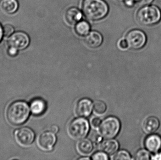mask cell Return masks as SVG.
I'll return each instance as SVG.
<instances>
[{
    "mask_svg": "<svg viewBox=\"0 0 161 160\" xmlns=\"http://www.w3.org/2000/svg\"><path fill=\"white\" fill-rule=\"evenodd\" d=\"M30 108L33 114L39 116L46 111V104L44 101L41 99H35L30 103Z\"/></svg>",
    "mask_w": 161,
    "mask_h": 160,
    "instance_id": "cell-17",
    "label": "cell"
},
{
    "mask_svg": "<svg viewBox=\"0 0 161 160\" xmlns=\"http://www.w3.org/2000/svg\"><path fill=\"white\" fill-rule=\"evenodd\" d=\"M138 3L142 4L147 5L150 3L153 0H136Z\"/></svg>",
    "mask_w": 161,
    "mask_h": 160,
    "instance_id": "cell-29",
    "label": "cell"
},
{
    "mask_svg": "<svg viewBox=\"0 0 161 160\" xmlns=\"http://www.w3.org/2000/svg\"><path fill=\"white\" fill-rule=\"evenodd\" d=\"M4 36L6 37H9L15 32V28L10 24H5L3 27Z\"/></svg>",
    "mask_w": 161,
    "mask_h": 160,
    "instance_id": "cell-23",
    "label": "cell"
},
{
    "mask_svg": "<svg viewBox=\"0 0 161 160\" xmlns=\"http://www.w3.org/2000/svg\"><path fill=\"white\" fill-rule=\"evenodd\" d=\"M92 159L93 160H108V155L103 152H97L93 155Z\"/></svg>",
    "mask_w": 161,
    "mask_h": 160,
    "instance_id": "cell-24",
    "label": "cell"
},
{
    "mask_svg": "<svg viewBox=\"0 0 161 160\" xmlns=\"http://www.w3.org/2000/svg\"><path fill=\"white\" fill-rule=\"evenodd\" d=\"M30 108L25 101H16L8 108L6 117L8 122L14 126H20L25 123L30 115Z\"/></svg>",
    "mask_w": 161,
    "mask_h": 160,
    "instance_id": "cell-1",
    "label": "cell"
},
{
    "mask_svg": "<svg viewBox=\"0 0 161 160\" xmlns=\"http://www.w3.org/2000/svg\"><path fill=\"white\" fill-rule=\"evenodd\" d=\"M89 124L86 119L80 117L73 120L69 124L68 132L71 138L80 140L86 137L89 132Z\"/></svg>",
    "mask_w": 161,
    "mask_h": 160,
    "instance_id": "cell-4",
    "label": "cell"
},
{
    "mask_svg": "<svg viewBox=\"0 0 161 160\" xmlns=\"http://www.w3.org/2000/svg\"><path fill=\"white\" fill-rule=\"evenodd\" d=\"M82 17V13L76 8H69L66 13V20L71 25L76 24L80 21Z\"/></svg>",
    "mask_w": 161,
    "mask_h": 160,
    "instance_id": "cell-18",
    "label": "cell"
},
{
    "mask_svg": "<svg viewBox=\"0 0 161 160\" xmlns=\"http://www.w3.org/2000/svg\"><path fill=\"white\" fill-rule=\"evenodd\" d=\"M145 146L149 152L157 153L161 147V138L157 134L149 135L146 139Z\"/></svg>",
    "mask_w": 161,
    "mask_h": 160,
    "instance_id": "cell-11",
    "label": "cell"
},
{
    "mask_svg": "<svg viewBox=\"0 0 161 160\" xmlns=\"http://www.w3.org/2000/svg\"><path fill=\"white\" fill-rule=\"evenodd\" d=\"M76 149L78 153L82 156H88L93 149V146L89 139H82L79 140L76 144Z\"/></svg>",
    "mask_w": 161,
    "mask_h": 160,
    "instance_id": "cell-16",
    "label": "cell"
},
{
    "mask_svg": "<svg viewBox=\"0 0 161 160\" xmlns=\"http://www.w3.org/2000/svg\"><path fill=\"white\" fill-rule=\"evenodd\" d=\"M137 21L143 25H152L158 23L161 19V11L155 5H146L138 10Z\"/></svg>",
    "mask_w": 161,
    "mask_h": 160,
    "instance_id": "cell-3",
    "label": "cell"
},
{
    "mask_svg": "<svg viewBox=\"0 0 161 160\" xmlns=\"http://www.w3.org/2000/svg\"><path fill=\"white\" fill-rule=\"evenodd\" d=\"M18 0H1L0 10L5 14L12 15L18 11L19 8Z\"/></svg>",
    "mask_w": 161,
    "mask_h": 160,
    "instance_id": "cell-13",
    "label": "cell"
},
{
    "mask_svg": "<svg viewBox=\"0 0 161 160\" xmlns=\"http://www.w3.org/2000/svg\"><path fill=\"white\" fill-rule=\"evenodd\" d=\"M101 120L100 118L98 117H93L91 120V125L94 128H97L99 127L101 124Z\"/></svg>",
    "mask_w": 161,
    "mask_h": 160,
    "instance_id": "cell-25",
    "label": "cell"
},
{
    "mask_svg": "<svg viewBox=\"0 0 161 160\" xmlns=\"http://www.w3.org/2000/svg\"><path fill=\"white\" fill-rule=\"evenodd\" d=\"M7 43L8 46L16 48L19 51L23 50L29 46L30 39L25 32L17 31L8 37Z\"/></svg>",
    "mask_w": 161,
    "mask_h": 160,
    "instance_id": "cell-6",
    "label": "cell"
},
{
    "mask_svg": "<svg viewBox=\"0 0 161 160\" xmlns=\"http://www.w3.org/2000/svg\"><path fill=\"white\" fill-rule=\"evenodd\" d=\"M107 110V106L103 101H96L93 104V110L95 114L101 115L105 113Z\"/></svg>",
    "mask_w": 161,
    "mask_h": 160,
    "instance_id": "cell-20",
    "label": "cell"
},
{
    "mask_svg": "<svg viewBox=\"0 0 161 160\" xmlns=\"http://www.w3.org/2000/svg\"><path fill=\"white\" fill-rule=\"evenodd\" d=\"M55 133L50 132H45L42 133L37 140V145L41 150L50 151L53 149L56 142Z\"/></svg>",
    "mask_w": 161,
    "mask_h": 160,
    "instance_id": "cell-9",
    "label": "cell"
},
{
    "mask_svg": "<svg viewBox=\"0 0 161 160\" xmlns=\"http://www.w3.org/2000/svg\"><path fill=\"white\" fill-rule=\"evenodd\" d=\"M100 135L106 139H111L119 133L121 124L118 118L114 116H109L101 122L99 127Z\"/></svg>",
    "mask_w": 161,
    "mask_h": 160,
    "instance_id": "cell-5",
    "label": "cell"
},
{
    "mask_svg": "<svg viewBox=\"0 0 161 160\" xmlns=\"http://www.w3.org/2000/svg\"><path fill=\"white\" fill-rule=\"evenodd\" d=\"M91 30L90 24L85 21H81L75 25V30L77 34L80 36H85L89 34Z\"/></svg>",
    "mask_w": 161,
    "mask_h": 160,
    "instance_id": "cell-19",
    "label": "cell"
},
{
    "mask_svg": "<svg viewBox=\"0 0 161 160\" xmlns=\"http://www.w3.org/2000/svg\"><path fill=\"white\" fill-rule=\"evenodd\" d=\"M116 1H118V2H122V1H125V0H115Z\"/></svg>",
    "mask_w": 161,
    "mask_h": 160,
    "instance_id": "cell-33",
    "label": "cell"
},
{
    "mask_svg": "<svg viewBox=\"0 0 161 160\" xmlns=\"http://www.w3.org/2000/svg\"><path fill=\"white\" fill-rule=\"evenodd\" d=\"M14 137L16 142L20 146L23 147L30 145L34 142L35 134L34 131L30 128H20L14 132Z\"/></svg>",
    "mask_w": 161,
    "mask_h": 160,
    "instance_id": "cell-8",
    "label": "cell"
},
{
    "mask_svg": "<svg viewBox=\"0 0 161 160\" xmlns=\"http://www.w3.org/2000/svg\"><path fill=\"white\" fill-rule=\"evenodd\" d=\"M19 50L14 47L8 46L7 49V53L9 56L11 57H15L18 55L19 53Z\"/></svg>",
    "mask_w": 161,
    "mask_h": 160,
    "instance_id": "cell-26",
    "label": "cell"
},
{
    "mask_svg": "<svg viewBox=\"0 0 161 160\" xmlns=\"http://www.w3.org/2000/svg\"><path fill=\"white\" fill-rule=\"evenodd\" d=\"M114 160H124L131 159L130 155L125 150H121L115 153L112 158Z\"/></svg>",
    "mask_w": 161,
    "mask_h": 160,
    "instance_id": "cell-21",
    "label": "cell"
},
{
    "mask_svg": "<svg viewBox=\"0 0 161 160\" xmlns=\"http://www.w3.org/2000/svg\"><path fill=\"white\" fill-rule=\"evenodd\" d=\"M119 47L120 49L123 50L126 49L128 48V43L126 39H122L120 40L119 42Z\"/></svg>",
    "mask_w": 161,
    "mask_h": 160,
    "instance_id": "cell-27",
    "label": "cell"
},
{
    "mask_svg": "<svg viewBox=\"0 0 161 160\" xmlns=\"http://www.w3.org/2000/svg\"><path fill=\"white\" fill-rule=\"evenodd\" d=\"M152 160H161V154H157L155 156H153L152 157Z\"/></svg>",
    "mask_w": 161,
    "mask_h": 160,
    "instance_id": "cell-31",
    "label": "cell"
},
{
    "mask_svg": "<svg viewBox=\"0 0 161 160\" xmlns=\"http://www.w3.org/2000/svg\"><path fill=\"white\" fill-rule=\"evenodd\" d=\"M82 11L87 18L97 21L107 16L109 7L103 0H85L82 4Z\"/></svg>",
    "mask_w": 161,
    "mask_h": 160,
    "instance_id": "cell-2",
    "label": "cell"
},
{
    "mask_svg": "<svg viewBox=\"0 0 161 160\" xmlns=\"http://www.w3.org/2000/svg\"><path fill=\"white\" fill-rule=\"evenodd\" d=\"M126 40L128 43L129 47L133 49H140L145 45L147 37L142 31L134 29L128 33Z\"/></svg>",
    "mask_w": 161,
    "mask_h": 160,
    "instance_id": "cell-7",
    "label": "cell"
},
{
    "mask_svg": "<svg viewBox=\"0 0 161 160\" xmlns=\"http://www.w3.org/2000/svg\"><path fill=\"white\" fill-rule=\"evenodd\" d=\"M159 126V121L157 117L150 116L144 121L142 128L146 133L151 134L155 132L158 129Z\"/></svg>",
    "mask_w": 161,
    "mask_h": 160,
    "instance_id": "cell-14",
    "label": "cell"
},
{
    "mask_svg": "<svg viewBox=\"0 0 161 160\" xmlns=\"http://www.w3.org/2000/svg\"><path fill=\"white\" fill-rule=\"evenodd\" d=\"M4 36L3 31V27L2 24L0 23V43L2 42Z\"/></svg>",
    "mask_w": 161,
    "mask_h": 160,
    "instance_id": "cell-30",
    "label": "cell"
},
{
    "mask_svg": "<svg viewBox=\"0 0 161 160\" xmlns=\"http://www.w3.org/2000/svg\"><path fill=\"white\" fill-rule=\"evenodd\" d=\"M50 131L51 132H53V133H57L58 131V127L57 126H55V125H53V126H52L50 128Z\"/></svg>",
    "mask_w": 161,
    "mask_h": 160,
    "instance_id": "cell-28",
    "label": "cell"
},
{
    "mask_svg": "<svg viewBox=\"0 0 161 160\" xmlns=\"http://www.w3.org/2000/svg\"><path fill=\"white\" fill-rule=\"evenodd\" d=\"M93 109V104L89 99L84 98L79 100L75 106V114L80 117L89 116Z\"/></svg>",
    "mask_w": 161,
    "mask_h": 160,
    "instance_id": "cell-10",
    "label": "cell"
},
{
    "mask_svg": "<svg viewBox=\"0 0 161 160\" xmlns=\"http://www.w3.org/2000/svg\"><path fill=\"white\" fill-rule=\"evenodd\" d=\"M119 148L118 142L114 140L108 139L103 141L100 145V150L107 155L115 154Z\"/></svg>",
    "mask_w": 161,
    "mask_h": 160,
    "instance_id": "cell-15",
    "label": "cell"
},
{
    "mask_svg": "<svg viewBox=\"0 0 161 160\" xmlns=\"http://www.w3.org/2000/svg\"><path fill=\"white\" fill-rule=\"evenodd\" d=\"M150 153L145 149H141L135 154V160H148L150 159Z\"/></svg>",
    "mask_w": 161,
    "mask_h": 160,
    "instance_id": "cell-22",
    "label": "cell"
},
{
    "mask_svg": "<svg viewBox=\"0 0 161 160\" xmlns=\"http://www.w3.org/2000/svg\"><path fill=\"white\" fill-rule=\"evenodd\" d=\"M102 35L97 31L90 32L85 39V44L91 48H97L101 46L103 42Z\"/></svg>",
    "mask_w": 161,
    "mask_h": 160,
    "instance_id": "cell-12",
    "label": "cell"
},
{
    "mask_svg": "<svg viewBox=\"0 0 161 160\" xmlns=\"http://www.w3.org/2000/svg\"><path fill=\"white\" fill-rule=\"evenodd\" d=\"M80 160H90V159L88 157H83V158H80Z\"/></svg>",
    "mask_w": 161,
    "mask_h": 160,
    "instance_id": "cell-32",
    "label": "cell"
}]
</instances>
